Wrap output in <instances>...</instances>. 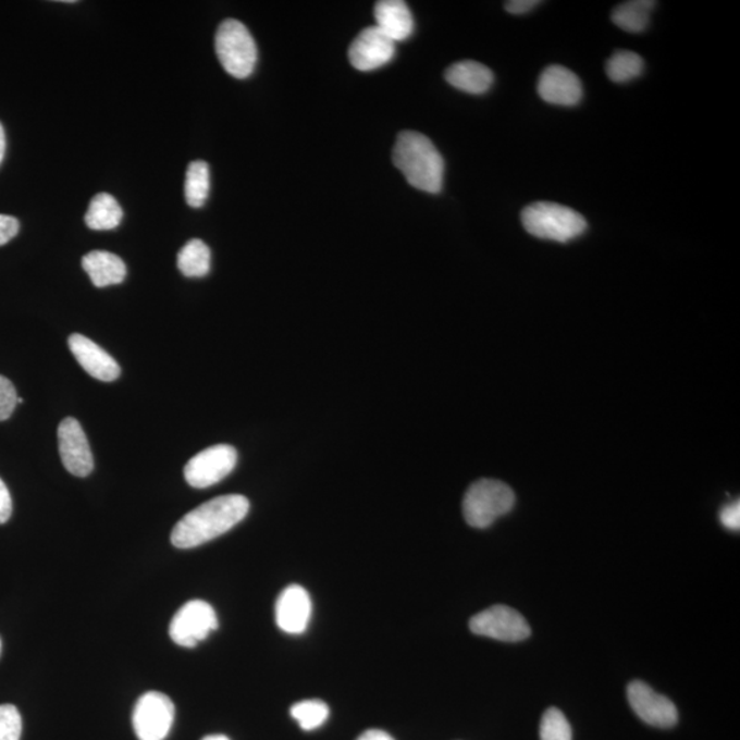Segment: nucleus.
Masks as SVG:
<instances>
[{
	"mask_svg": "<svg viewBox=\"0 0 740 740\" xmlns=\"http://www.w3.org/2000/svg\"><path fill=\"white\" fill-rule=\"evenodd\" d=\"M215 52L225 72L235 78L251 76L258 50L250 32L240 21L225 20L215 34Z\"/></svg>",
	"mask_w": 740,
	"mask_h": 740,
	"instance_id": "nucleus-5",
	"label": "nucleus"
},
{
	"mask_svg": "<svg viewBox=\"0 0 740 740\" xmlns=\"http://www.w3.org/2000/svg\"><path fill=\"white\" fill-rule=\"evenodd\" d=\"M311 600L309 592L298 584L283 590L276 602V622L289 636H299L309 627Z\"/></svg>",
	"mask_w": 740,
	"mask_h": 740,
	"instance_id": "nucleus-14",
	"label": "nucleus"
},
{
	"mask_svg": "<svg viewBox=\"0 0 740 740\" xmlns=\"http://www.w3.org/2000/svg\"><path fill=\"white\" fill-rule=\"evenodd\" d=\"M444 77L451 86L459 89V91L473 95L488 92L494 83V74L491 69L476 61L454 63L444 73Z\"/></svg>",
	"mask_w": 740,
	"mask_h": 740,
	"instance_id": "nucleus-17",
	"label": "nucleus"
},
{
	"mask_svg": "<svg viewBox=\"0 0 740 740\" xmlns=\"http://www.w3.org/2000/svg\"><path fill=\"white\" fill-rule=\"evenodd\" d=\"M248 510L250 502L243 495H222L208 501L174 526L172 544L177 548H194L213 541L245 520Z\"/></svg>",
	"mask_w": 740,
	"mask_h": 740,
	"instance_id": "nucleus-1",
	"label": "nucleus"
},
{
	"mask_svg": "<svg viewBox=\"0 0 740 740\" xmlns=\"http://www.w3.org/2000/svg\"><path fill=\"white\" fill-rule=\"evenodd\" d=\"M237 464V452L230 444H215L189 459L184 478L194 489H209L225 479Z\"/></svg>",
	"mask_w": 740,
	"mask_h": 740,
	"instance_id": "nucleus-8",
	"label": "nucleus"
},
{
	"mask_svg": "<svg viewBox=\"0 0 740 740\" xmlns=\"http://www.w3.org/2000/svg\"><path fill=\"white\" fill-rule=\"evenodd\" d=\"M654 7L655 2H650V0H632V2L621 3L613 10L612 21L618 28L629 34H639L648 28L650 13Z\"/></svg>",
	"mask_w": 740,
	"mask_h": 740,
	"instance_id": "nucleus-20",
	"label": "nucleus"
},
{
	"mask_svg": "<svg viewBox=\"0 0 740 740\" xmlns=\"http://www.w3.org/2000/svg\"><path fill=\"white\" fill-rule=\"evenodd\" d=\"M17 391L9 379L0 377V421L10 419L17 406Z\"/></svg>",
	"mask_w": 740,
	"mask_h": 740,
	"instance_id": "nucleus-27",
	"label": "nucleus"
},
{
	"mask_svg": "<svg viewBox=\"0 0 740 740\" xmlns=\"http://www.w3.org/2000/svg\"><path fill=\"white\" fill-rule=\"evenodd\" d=\"M210 248L202 240H189L178 252V271L185 278H205L210 272Z\"/></svg>",
	"mask_w": 740,
	"mask_h": 740,
	"instance_id": "nucleus-21",
	"label": "nucleus"
},
{
	"mask_svg": "<svg viewBox=\"0 0 740 740\" xmlns=\"http://www.w3.org/2000/svg\"><path fill=\"white\" fill-rule=\"evenodd\" d=\"M720 521L727 530L739 531L740 528V504L739 501L724 506L720 511Z\"/></svg>",
	"mask_w": 740,
	"mask_h": 740,
	"instance_id": "nucleus-29",
	"label": "nucleus"
},
{
	"mask_svg": "<svg viewBox=\"0 0 740 740\" xmlns=\"http://www.w3.org/2000/svg\"><path fill=\"white\" fill-rule=\"evenodd\" d=\"M395 41L385 36L377 25L368 26L348 49V60L359 72H372L387 65L395 57Z\"/></svg>",
	"mask_w": 740,
	"mask_h": 740,
	"instance_id": "nucleus-11",
	"label": "nucleus"
},
{
	"mask_svg": "<svg viewBox=\"0 0 740 740\" xmlns=\"http://www.w3.org/2000/svg\"><path fill=\"white\" fill-rule=\"evenodd\" d=\"M357 740H395L390 733L382 731V729H369L362 735H359Z\"/></svg>",
	"mask_w": 740,
	"mask_h": 740,
	"instance_id": "nucleus-32",
	"label": "nucleus"
},
{
	"mask_svg": "<svg viewBox=\"0 0 740 740\" xmlns=\"http://www.w3.org/2000/svg\"><path fill=\"white\" fill-rule=\"evenodd\" d=\"M69 348L83 369L100 382H114L121 374L118 361L81 333L69 336Z\"/></svg>",
	"mask_w": 740,
	"mask_h": 740,
	"instance_id": "nucleus-15",
	"label": "nucleus"
},
{
	"mask_svg": "<svg viewBox=\"0 0 740 740\" xmlns=\"http://www.w3.org/2000/svg\"><path fill=\"white\" fill-rule=\"evenodd\" d=\"M629 705L639 718L649 726L670 728L679 720L675 703L655 692L652 687L641 680H633L627 690Z\"/></svg>",
	"mask_w": 740,
	"mask_h": 740,
	"instance_id": "nucleus-10",
	"label": "nucleus"
},
{
	"mask_svg": "<svg viewBox=\"0 0 740 740\" xmlns=\"http://www.w3.org/2000/svg\"><path fill=\"white\" fill-rule=\"evenodd\" d=\"M124 211L118 200L111 195L102 193L94 197L86 214V224L94 231H110L118 229L123 220Z\"/></svg>",
	"mask_w": 740,
	"mask_h": 740,
	"instance_id": "nucleus-19",
	"label": "nucleus"
},
{
	"mask_svg": "<svg viewBox=\"0 0 740 740\" xmlns=\"http://www.w3.org/2000/svg\"><path fill=\"white\" fill-rule=\"evenodd\" d=\"M539 3L541 2H538V0H511V2L505 3V8L510 14H526L535 9Z\"/></svg>",
	"mask_w": 740,
	"mask_h": 740,
	"instance_id": "nucleus-31",
	"label": "nucleus"
},
{
	"mask_svg": "<svg viewBox=\"0 0 740 740\" xmlns=\"http://www.w3.org/2000/svg\"><path fill=\"white\" fill-rule=\"evenodd\" d=\"M20 222L12 215L0 214V247L7 245L17 236Z\"/></svg>",
	"mask_w": 740,
	"mask_h": 740,
	"instance_id": "nucleus-28",
	"label": "nucleus"
},
{
	"mask_svg": "<svg viewBox=\"0 0 740 740\" xmlns=\"http://www.w3.org/2000/svg\"><path fill=\"white\" fill-rule=\"evenodd\" d=\"M516 496L509 485L499 480L481 479L470 485L465 494V520L473 528H489L515 506Z\"/></svg>",
	"mask_w": 740,
	"mask_h": 740,
	"instance_id": "nucleus-4",
	"label": "nucleus"
},
{
	"mask_svg": "<svg viewBox=\"0 0 740 740\" xmlns=\"http://www.w3.org/2000/svg\"><path fill=\"white\" fill-rule=\"evenodd\" d=\"M58 442L63 467L77 478H86L94 469V457L81 422L73 417L61 421L58 427Z\"/></svg>",
	"mask_w": 740,
	"mask_h": 740,
	"instance_id": "nucleus-12",
	"label": "nucleus"
},
{
	"mask_svg": "<svg viewBox=\"0 0 740 740\" xmlns=\"http://www.w3.org/2000/svg\"><path fill=\"white\" fill-rule=\"evenodd\" d=\"M469 628L476 636L501 642H521L531 636V628L526 618L504 605H495L478 613L470 618Z\"/></svg>",
	"mask_w": 740,
	"mask_h": 740,
	"instance_id": "nucleus-9",
	"label": "nucleus"
},
{
	"mask_svg": "<svg viewBox=\"0 0 740 740\" xmlns=\"http://www.w3.org/2000/svg\"><path fill=\"white\" fill-rule=\"evenodd\" d=\"M393 161L411 187L428 194L442 192L443 157L427 136L414 131L402 132L396 137Z\"/></svg>",
	"mask_w": 740,
	"mask_h": 740,
	"instance_id": "nucleus-2",
	"label": "nucleus"
},
{
	"mask_svg": "<svg viewBox=\"0 0 740 740\" xmlns=\"http://www.w3.org/2000/svg\"><path fill=\"white\" fill-rule=\"evenodd\" d=\"M23 718L14 705H0V740H20Z\"/></svg>",
	"mask_w": 740,
	"mask_h": 740,
	"instance_id": "nucleus-26",
	"label": "nucleus"
},
{
	"mask_svg": "<svg viewBox=\"0 0 740 740\" xmlns=\"http://www.w3.org/2000/svg\"><path fill=\"white\" fill-rule=\"evenodd\" d=\"M541 740H572V728L562 711L550 707L544 712Z\"/></svg>",
	"mask_w": 740,
	"mask_h": 740,
	"instance_id": "nucleus-25",
	"label": "nucleus"
},
{
	"mask_svg": "<svg viewBox=\"0 0 740 740\" xmlns=\"http://www.w3.org/2000/svg\"><path fill=\"white\" fill-rule=\"evenodd\" d=\"M174 705L162 692L148 691L137 700L132 724L139 740H163L171 732Z\"/></svg>",
	"mask_w": 740,
	"mask_h": 740,
	"instance_id": "nucleus-7",
	"label": "nucleus"
},
{
	"mask_svg": "<svg viewBox=\"0 0 740 740\" xmlns=\"http://www.w3.org/2000/svg\"><path fill=\"white\" fill-rule=\"evenodd\" d=\"M0 654H2V641H0Z\"/></svg>",
	"mask_w": 740,
	"mask_h": 740,
	"instance_id": "nucleus-35",
	"label": "nucleus"
},
{
	"mask_svg": "<svg viewBox=\"0 0 740 740\" xmlns=\"http://www.w3.org/2000/svg\"><path fill=\"white\" fill-rule=\"evenodd\" d=\"M202 740H230V738L225 737V735H209V737H205Z\"/></svg>",
	"mask_w": 740,
	"mask_h": 740,
	"instance_id": "nucleus-34",
	"label": "nucleus"
},
{
	"mask_svg": "<svg viewBox=\"0 0 740 740\" xmlns=\"http://www.w3.org/2000/svg\"><path fill=\"white\" fill-rule=\"evenodd\" d=\"M538 94L544 102L557 106H575L583 98V87L569 69L553 65L544 69L539 78Z\"/></svg>",
	"mask_w": 740,
	"mask_h": 740,
	"instance_id": "nucleus-13",
	"label": "nucleus"
},
{
	"mask_svg": "<svg viewBox=\"0 0 740 740\" xmlns=\"http://www.w3.org/2000/svg\"><path fill=\"white\" fill-rule=\"evenodd\" d=\"M185 199L192 208H202L210 192V172L208 163L194 161L189 163L185 176Z\"/></svg>",
	"mask_w": 740,
	"mask_h": 740,
	"instance_id": "nucleus-22",
	"label": "nucleus"
},
{
	"mask_svg": "<svg viewBox=\"0 0 740 740\" xmlns=\"http://www.w3.org/2000/svg\"><path fill=\"white\" fill-rule=\"evenodd\" d=\"M82 266L95 287L98 288L121 284L126 278V266L123 259L108 251L88 252L83 257Z\"/></svg>",
	"mask_w": 740,
	"mask_h": 740,
	"instance_id": "nucleus-18",
	"label": "nucleus"
},
{
	"mask_svg": "<svg viewBox=\"0 0 740 740\" xmlns=\"http://www.w3.org/2000/svg\"><path fill=\"white\" fill-rule=\"evenodd\" d=\"M291 716L304 731H314L330 717V707L320 700L303 701L291 707Z\"/></svg>",
	"mask_w": 740,
	"mask_h": 740,
	"instance_id": "nucleus-24",
	"label": "nucleus"
},
{
	"mask_svg": "<svg viewBox=\"0 0 740 740\" xmlns=\"http://www.w3.org/2000/svg\"><path fill=\"white\" fill-rule=\"evenodd\" d=\"M522 225L528 234L539 239L567 243L583 235L587 230L584 217L567 206L553 202H535L521 213Z\"/></svg>",
	"mask_w": 740,
	"mask_h": 740,
	"instance_id": "nucleus-3",
	"label": "nucleus"
},
{
	"mask_svg": "<svg viewBox=\"0 0 740 740\" xmlns=\"http://www.w3.org/2000/svg\"><path fill=\"white\" fill-rule=\"evenodd\" d=\"M219 628L213 606L208 602L194 600L180 607L169 626V636L178 646L195 648Z\"/></svg>",
	"mask_w": 740,
	"mask_h": 740,
	"instance_id": "nucleus-6",
	"label": "nucleus"
},
{
	"mask_svg": "<svg viewBox=\"0 0 740 740\" xmlns=\"http://www.w3.org/2000/svg\"><path fill=\"white\" fill-rule=\"evenodd\" d=\"M13 513V501L12 495L9 493L7 484L0 479V525L9 521Z\"/></svg>",
	"mask_w": 740,
	"mask_h": 740,
	"instance_id": "nucleus-30",
	"label": "nucleus"
},
{
	"mask_svg": "<svg viewBox=\"0 0 740 740\" xmlns=\"http://www.w3.org/2000/svg\"><path fill=\"white\" fill-rule=\"evenodd\" d=\"M644 63L641 55L632 51H617L606 63L607 77L613 83H628L641 76Z\"/></svg>",
	"mask_w": 740,
	"mask_h": 740,
	"instance_id": "nucleus-23",
	"label": "nucleus"
},
{
	"mask_svg": "<svg viewBox=\"0 0 740 740\" xmlns=\"http://www.w3.org/2000/svg\"><path fill=\"white\" fill-rule=\"evenodd\" d=\"M4 152H7V136H4L3 126L0 124V163L3 161Z\"/></svg>",
	"mask_w": 740,
	"mask_h": 740,
	"instance_id": "nucleus-33",
	"label": "nucleus"
},
{
	"mask_svg": "<svg viewBox=\"0 0 740 740\" xmlns=\"http://www.w3.org/2000/svg\"><path fill=\"white\" fill-rule=\"evenodd\" d=\"M377 26L391 40H406L414 34L415 21L409 7L402 0H382L374 7Z\"/></svg>",
	"mask_w": 740,
	"mask_h": 740,
	"instance_id": "nucleus-16",
	"label": "nucleus"
}]
</instances>
